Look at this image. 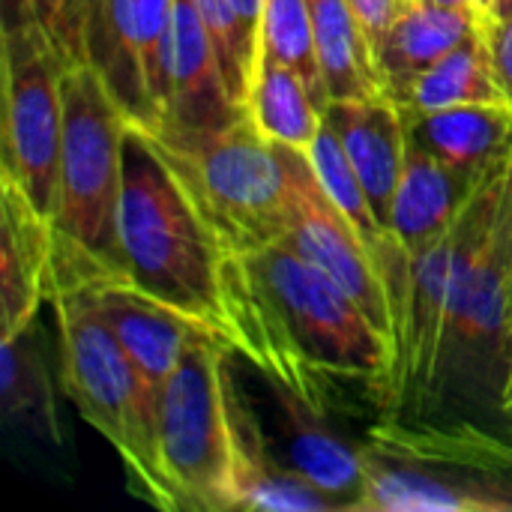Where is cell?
<instances>
[{"instance_id": "d6a6232c", "label": "cell", "mask_w": 512, "mask_h": 512, "mask_svg": "<svg viewBox=\"0 0 512 512\" xmlns=\"http://www.w3.org/2000/svg\"><path fill=\"white\" fill-rule=\"evenodd\" d=\"M512 405V366L510 375H507V384H504V393H501V408H510Z\"/></svg>"}, {"instance_id": "e575fe53", "label": "cell", "mask_w": 512, "mask_h": 512, "mask_svg": "<svg viewBox=\"0 0 512 512\" xmlns=\"http://www.w3.org/2000/svg\"><path fill=\"white\" fill-rule=\"evenodd\" d=\"M501 411L507 414V420H510V429H512V405H510V408H501Z\"/></svg>"}, {"instance_id": "8992f818", "label": "cell", "mask_w": 512, "mask_h": 512, "mask_svg": "<svg viewBox=\"0 0 512 512\" xmlns=\"http://www.w3.org/2000/svg\"><path fill=\"white\" fill-rule=\"evenodd\" d=\"M228 345L198 333L159 393V459L180 512H234Z\"/></svg>"}, {"instance_id": "2e32d148", "label": "cell", "mask_w": 512, "mask_h": 512, "mask_svg": "<svg viewBox=\"0 0 512 512\" xmlns=\"http://www.w3.org/2000/svg\"><path fill=\"white\" fill-rule=\"evenodd\" d=\"M270 390L279 426V447L273 450L282 465L339 498L348 512H357L363 495V447L342 441L324 423V411L312 408L300 396L273 384Z\"/></svg>"}, {"instance_id": "1f68e13d", "label": "cell", "mask_w": 512, "mask_h": 512, "mask_svg": "<svg viewBox=\"0 0 512 512\" xmlns=\"http://www.w3.org/2000/svg\"><path fill=\"white\" fill-rule=\"evenodd\" d=\"M507 12H512V0H495L489 18H498V15H507Z\"/></svg>"}, {"instance_id": "d590c367", "label": "cell", "mask_w": 512, "mask_h": 512, "mask_svg": "<svg viewBox=\"0 0 512 512\" xmlns=\"http://www.w3.org/2000/svg\"><path fill=\"white\" fill-rule=\"evenodd\" d=\"M405 3H408V6H411V3H414V0H405Z\"/></svg>"}, {"instance_id": "30bf717a", "label": "cell", "mask_w": 512, "mask_h": 512, "mask_svg": "<svg viewBox=\"0 0 512 512\" xmlns=\"http://www.w3.org/2000/svg\"><path fill=\"white\" fill-rule=\"evenodd\" d=\"M285 150L288 165V231L285 240L324 270L339 288H345L354 303L369 315V321L393 342V309L384 291V282L375 270L369 249L363 246L354 225L324 192L321 180L312 171V162L303 150Z\"/></svg>"}, {"instance_id": "603a6c76", "label": "cell", "mask_w": 512, "mask_h": 512, "mask_svg": "<svg viewBox=\"0 0 512 512\" xmlns=\"http://www.w3.org/2000/svg\"><path fill=\"white\" fill-rule=\"evenodd\" d=\"M0 405L6 420L27 426L48 444H60L51 381L27 333L0 339Z\"/></svg>"}, {"instance_id": "836d02e7", "label": "cell", "mask_w": 512, "mask_h": 512, "mask_svg": "<svg viewBox=\"0 0 512 512\" xmlns=\"http://www.w3.org/2000/svg\"><path fill=\"white\" fill-rule=\"evenodd\" d=\"M480 6H483V12H486V18H489V12H492L495 0H480Z\"/></svg>"}, {"instance_id": "83f0119b", "label": "cell", "mask_w": 512, "mask_h": 512, "mask_svg": "<svg viewBox=\"0 0 512 512\" xmlns=\"http://www.w3.org/2000/svg\"><path fill=\"white\" fill-rule=\"evenodd\" d=\"M486 36H489L498 81L512 102V12L498 15V18H486Z\"/></svg>"}, {"instance_id": "3957f363", "label": "cell", "mask_w": 512, "mask_h": 512, "mask_svg": "<svg viewBox=\"0 0 512 512\" xmlns=\"http://www.w3.org/2000/svg\"><path fill=\"white\" fill-rule=\"evenodd\" d=\"M120 246L129 279L228 345L225 252L153 147L129 126L123 147ZM231 348V345H228Z\"/></svg>"}, {"instance_id": "484cf974", "label": "cell", "mask_w": 512, "mask_h": 512, "mask_svg": "<svg viewBox=\"0 0 512 512\" xmlns=\"http://www.w3.org/2000/svg\"><path fill=\"white\" fill-rule=\"evenodd\" d=\"M198 15L207 27V36L213 42L222 78L228 84L231 99L246 108V96L252 87V75L258 69V51L243 33V24L231 6V0H195Z\"/></svg>"}, {"instance_id": "f1b7e54d", "label": "cell", "mask_w": 512, "mask_h": 512, "mask_svg": "<svg viewBox=\"0 0 512 512\" xmlns=\"http://www.w3.org/2000/svg\"><path fill=\"white\" fill-rule=\"evenodd\" d=\"M348 3H351V9L357 12L360 24L366 27V33H369L375 51H378L381 39L387 36V30L393 27V21H396V18L402 15V9L408 6L405 0H348Z\"/></svg>"}, {"instance_id": "ffe728a7", "label": "cell", "mask_w": 512, "mask_h": 512, "mask_svg": "<svg viewBox=\"0 0 512 512\" xmlns=\"http://www.w3.org/2000/svg\"><path fill=\"white\" fill-rule=\"evenodd\" d=\"M315 51L333 99H363L384 93L375 45L348 0H309Z\"/></svg>"}, {"instance_id": "7a4b0ae2", "label": "cell", "mask_w": 512, "mask_h": 512, "mask_svg": "<svg viewBox=\"0 0 512 512\" xmlns=\"http://www.w3.org/2000/svg\"><path fill=\"white\" fill-rule=\"evenodd\" d=\"M63 108V156L51 216L54 294L129 279L120 246L129 120L90 63L63 72Z\"/></svg>"}, {"instance_id": "4fadbf2b", "label": "cell", "mask_w": 512, "mask_h": 512, "mask_svg": "<svg viewBox=\"0 0 512 512\" xmlns=\"http://www.w3.org/2000/svg\"><path fill=\"white\" fill-rule=\"evenodd\" d=\"M228 420L234 444V498L237 510L258 512H348V507L315 483L282 465L267 441L255 408L237 390L228 366Z\"/></svg>"}, {"instance_id": "7c38bea8", "label": "cell", "mask_w": 512, "mask_h": 512, "mask_svg": "<svg viewBox=\"0 0 512 512\" xmlns=\"http://www.w3.org/2000/svg\"><path fill=\"white\" fill-rule=\"evenodd\" d=\"M165 81L168 105L162 123L183 129H222L246 117V108H240L228 93L195 0H174Z\"/></svg>"}, {"instance_id": "4dcf8cb0", "label": "cell", "mask_w": 512, "mask_h": 512, "mask_svg": "<svg viewBox=\"0 0 512 512\" xmlns=\"http://www.w3.org/2000/svg\"><path fill=\"white\" fill-rule=\"evenodd\" d=\"M426 3H441V6H456V9H477V12H483L480 0H426ZM483 15H486V12H483Z\"/></svg>"}, {"instance_id": "5bb4252c", "label": "cell", "mask_w": 512, "mask_h": 512, "mask_svg": "<svg viewBox=\"0 0 512 512\" xmlns=\"http://www.w3.org/2000/svg\"><path fill=\"white\" fill-rule=\"evenodd\" d=\"M69 291H84L93 300V306L99 309V315L105 318V324L135 363V369L147 378V384L156 393H162L183 348L198 333H207L177 309L144 294L129 279H111Z\"/></svg>"}, {"instance_id": "d4e9b609", "label": "cell", "mask_w": 512, "mask_h": 512, "mask_svg": "<svg viewBox=\"0 0 512 512\" xmlns=\"http://www.w3.org/2000/svg\"><path fill=\"white\" fill-rule=\"evenodd\" d=\"M261 54L276 57V60L294 66L306 78L315 102L327 111L330 93H327V84H324V75H321V63H318V51H315L309 0H264V12H261Z\"/></svg>"}, {"instance_id": "9c48e42d", "label": "cell", "mask_w": 512, "mask_h": 512, "mask_svg": "<svg viewBox=\"0 0 512 512\" xmlns=\"http://www.w3.org/2000/svg\"><path fill=\"white\" fill-rule=\"evenodd\" d=\"M174 0H90L87 60L135 129H156L168 105Z\"/></svg>"}, {"instance_id": "5b68a950", "label": "cell", "mask_w": 512, "mask_h": 512, "mask_svg": "<svg viewBox=\"0 0 512 512\" xmlns=\"http://www.w3.org/2000/svg\"><path fill=\"white\" fill-rule=\"evenodd\" d=\"M60 339V381L81 417L111 444L138 498L180 512L159 459V393L135 369L84 291L51 297Z\"/></svg>"}, {"instance_id": "ba28073f", "label": "cell", "mask_w": 512, "mask_h": 512, "mask_svg": "<svg viewBox=\"0 0 512 512\" xmlns=\"http://www.w3.org/2000/svg\"><path fill=\"white\" fill-rule=\"evenodd\" d=\"M0 66V180L18 186L51 219L63 156V66L24 27H0Z\"/></svg>"}, {"instance_id": "f546056e", "label": "cell", "mask_w": 512, "mask_h": 512, "mask_svg": "<svg viewBox=\"0 0 512 512\" xmlns=\"http://www.w3.org/2000/svg\"><path fill=\"white\" fill-rule=\"evenodd\" d=\"M501 228H504V240H507V252H510V300H512V156H510V165H507L504 201H501Z\"/></svg>"}, {"instance_id": "8fae6325", "label": "cell", "mask_w": 512, "mask_h": 512, "mask_svg": "<svg viewBox=\"0 0 512 512\" xmlns=\"http://www.w3.org/2000/svg\"><path fill=\"white\" fill-rule=\"evenodd\" d=\"M54 294V225L12 183L0 180V339L30 330Z\"/></svg>"}, {"instance_id": "6da1fadb", "label": "cell", "mask_w": 512, "mask_h": 512, "mask_svg": "<svg viewBox=\"0 0 512 512\" xmlns=\"http://www.w3.org/2000/svg\"><path fill=\"white\" fill-rule=\"evenodd\" d=\"M228 345L255 369L324 411L327 381L351 378L387 399L396 351L354 297L288 240L222 267Z\"/></svg>"}, {"instance_id": "cb8c5ba5", "label": "cell", "mask_w": 512, "mask_h": 512, "mask_svg": "<svg viewBox=\"0 0 512 512\" xmlns=\"http://www.w3.org/2000/svg\"><path fill=\"white\" fill-rule=\"evenodd\" d=\"M0 27L33 30L63 72L90 63L87 60V18L90 0H3Z\"/></svg>"}, {"instance_id": "e0dca14e", "label": "cell", "mask_w": 512, "mask_h": 512, "mask_svg": "<svg viewBox=\"0 0 512 512\" xmlns=\"http://www.w3.org/2000/svg\"><path fill=\"white\" fill-rule=\"evenodd\" d=\"M327 120L339 132L378 216L384 219V225H390V210L408 153L402 108L387 93L363 99H333L327 105Z\"/></svg>"}, {"instance_id": "277c9868", "label": "cell", "mask_w": 512, "mask_h": 512, "mask_svg": "<svg viewBox=\"0 0 512 512\" xmlns=\"http://www.w3.org/2000/svg\"><path fill=\"white\" fill-rule=\"evenodd\" d=\"M135 132L162 159L225 255H252L285 240V150L267 141L249 114L222 129L159 123Z\"/></svg>"}, {"instance_id": "44dd1931", "label": "cell", "mask_w": 512, "mask_h": 512, "mask_svg": "<svg viewBox=\"0 0 512 512\" xmlns=\"http://www.w3.org/2000/svg\"><path fill=\"white\" fill-rule=\"evenodd\" d=\"M393 102L405 114H429V111H444V108H459V105L510 102L492 63L486 24L474 36H468L459 48H453L447 57H441L435 66L420 72L405 90L393 96Z\"/></svg>"}, {"instance_id": "ac0fdd59", "label": "cell", "mask_w": 512, "mask_h": 512, "mask_svg": "<svg viewBox=\"0 0 512 512\" xmlns=\"http://www.w3.org/2000/svg\"><path fill=\"white\" fill-rule=\"evenodd\" d=\"M483 24L486 15L477 9H456L426 0H414L411 6H405L375 51L384 78V93L393 99L420 72L435 66L453 48H459Z\"/></svg>"}, {"instance_id": "4316f807", "label": "cell", "mask_w": 512, "mask_h": 512, "mask_svg": "<svg viewBox=\"0 0 512 512\" xmlns=\"http://www.w3.org/2000/svg\"><path fill=\"white\" fill-rule=\"evenodd\" d=\"M462 429V438L468 444V450L477 456V462L501 477H512V429L507 438L501 435H492V432H483L471 423H459Z\"/></svg>"}, {"instance_id": "9a60e30c", "label": "cell", "mask_w": 512, "mask_h": 512, "mask_svg": "<svg viewBox=\"0 0 512 512\" xmlns=\"http://www.w3.org/2000/svg\"><path fill=\"white\" fill-rule=\"evenodd\" d=\"M492 171H468L447 165L408 138L405 168L390 210V228L411 258L423 255L441 237L450 234V228L465 213V207Z\"/></svg>"}, {"instance_id": "7402d4cb", "label": "cell", "mask_w": 512, "mask_h": 512, "mask_svg": "<svg viewBox=\"0 0 512 512\" xmlns=\"http://www.w3.org/2000/svg\"><path fill=\"white\" fill-rule=\"evenodd\" d=\"M246 114L267 141L303 153L312 147L327 117V111L315 102L306 78L294 66L267 54H261L252 75Z\"/></svg>"}, {"instance_id": "52a82bcc", "label": "cell", "mask_w": 512, "mask_h": 512, "mask_svg": "<svg viewBox=\"0 0 512 512\" xmlns=\"http://www.w3.org/2000/svg\"><path fill=\"white\" fill-rule=\"evenodd\" d=\"M357 512H512V477L477 462L456 426L381 423L363 444Z\"/></svg>"}, {"instance_id": "d6986e66", "label": "cell", "mask_w": 512, "mask_h": 512, "mask_svg": "<svg viewBox=\"0 0 512 512\" xmlns=\"http://www.w3.org/2000/svg\"><path fill=\"white\" fill-rule=\"evenodd\" d=\"M405 129L414 144L456 168L492 171L512 156V102L405 114Z\"/></svg>"}]
</instances>
